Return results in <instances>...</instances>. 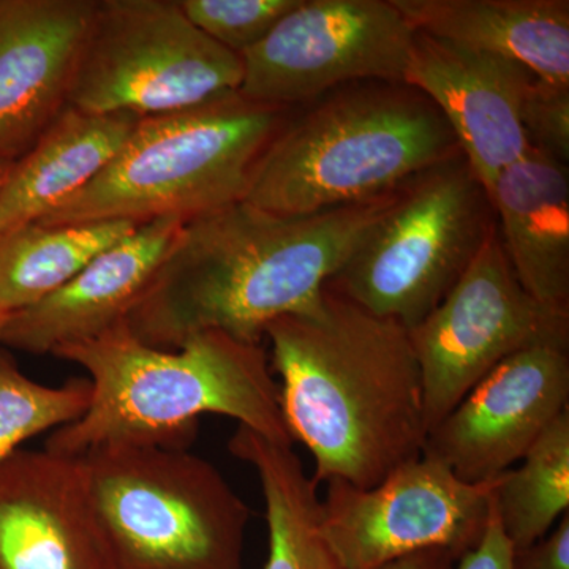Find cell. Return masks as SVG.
<instances>
[{
  "mask_svg": "<svg viewBox=\"0 0 569 569\" xmlns=\"http://www.w3.org/2000/svg\"><path fill=\"white\" fill-rule=\"evenodd\" d=\"M396 192L302 216L239 201L187 220L123 321L164 350L206 331L261 343L272 321L320 298Z\"/></svg>",
  "mask_w": 569,
  "mask_h": 569,
  "instance_id": "obj_1",
  "label": "cell"
},
{
  "mask_svg": "<svg viewBox=\"0 0 569 569\" xmlns=\"http://www.w3.org/2000/svg\"><path fill=\"white\" fill-rule=\"evenodd\" d=\"M271 367L288 430L316 460L313 482L376 488L422 455L421 372L410 329L323 293L272 321Z\"/></svg>",
  "mask_w": 569,
  "mask_h": 569,
  "instance_id": "obj_2",
  "label": "cell"
},
{
  "mask_svg": "<svg viewBox=\"0 0 569 569\" xmlns=\"http://www.w3.org/2000/svg\"><path fill=\"white\" fill-rule=\"evenodd\" d=\"M52 356L88 372V410L56 429L44 449L80 458L107 445L187 449L198 418H233L282 447L295 440L284 421L279 383L261 343L206 331L173 350L146 346L126 321Z\"/></svg>",
  "mask_w": 569,
  "mask_h": 569,
  "instance_id": "obj_3",
  "label": "cell"
},
{
  "mask_svg": "<svg viewBox=\"0 0 569 569\" xmlns=\"http://www.w3.org/2000/svg\"><path fill=\"white\" fill-rule=\"evenodd\" d=\"M312 103L261 153L247 203L283 216L366 203L462 153L440 110L407 82H353Z\"/></svg>",
  "mask_w": 569,
  "mask_h": 569,
  "instance_id": "obj_4",
  "label": "cell"
},
{
  "mask_svg": "<svg viewBox=\"0 0 569 569\" xmlns=\"http://www.w3.org/2000/svg\"><path fill=\"white\" fill-rule=\"evenodd\" d=\"M287 121V108L239 92L141 118L100 174L39 222H187L244 201L254 164Z\"/></svg>",
  "mask_w": 569,
  "mask_h": 569,
  "instance_id": "obj_5",
  "label": "cell"
},
{
  "mask_svg": "<svg viewBox=\"0 0 569 569\" xmlns=\"http://www.w3.org/2000/svg\"><path fill=\"white\" fill-rule=\"evenodd\" d=\"M80 462L116 569H242L250 509L208 460L107 445Z\"/></svg>",
  "mask_w": 569,
  "mask_h": 569,
  "instance_id": "obj_6",
  "label": "cell"
},
{
  "mask_svg": "<svg viewBox=\"0 0 569 569\" xmlns=\"http://www.w3.org/2000/svg\"><path fill=\"white\" fill-rule=\"evenodd\" d=\"M496 227L488 190L459 153L397 189L326 288L413 329L458 283Z\"/></svg>",
  "mask_w": 569,
  "mask_h": 569,
  "instance_id": "obj_7",
  "label": "cell"
},
{
  "mask_svg": "<svg viewBox=\"0 0 569 569\" xmlns=\"http://www.w3.org/2000/svg\"><path fill=\"white\" fill-rule=\"evenodd\" d=\"M242 59L209 39L174 0H96L67 107L167 114L238 92Z\"/></svg>",
  "mask_w": 569,
  "mask_h": 569,
  "instance_id": "obj_8",
  "label": "cell"
},
{
  "mask_svg": "<svg viewBox=\"0 0 569 569\" xmlns=\"http://www.w3.org/2000/svg\"><path fill=\"white\" fill-rule=\"evenodd\" d=\"M410 339L430 432L509 356L545 340H569V316L523 290L496 227L443 301L410 329Z\"/></svg>",
  "mask_w": 569,
  "mask_h": 569,
  "instance_id": "obj_9",
  "label": "cell"
},
{
  "mask_svg": "<svg viewBox=\"0 0 569 569\" xmlns=\"http://www.w3.org/2000/svg\"><path fill=\"white\" fill-rule=\"evenodd\" d=\"M415 33L392 0H299L241 56L238 92L288 110L353 82H403Z\"/></svg>",
  "mask_w": 569,
  "mask_h": 569,
  "instance_id": "obj_10",
  "label": "cell"
},
{
  "mask_svg": "<svg viewBox=\"0 0 569 569\" xmlns=\"http://www.w3.org/2000/svg\"><path fill=\"white\" fill-rule=\"evenodd\" d=\"M500 477L462 481L440 460L421 455L376 488L332 479L320 500L321 531L347 569H380L430 549L460 559L485 535Z\"/></svg>",
  "mask_w": 569,
  "mask_h": 569,
  "instance_id": "obj_11",
  "label": "cell"
},
{
  "mask_svg": "<svg viewBox=\"0 0 569 569\" xmlns=\"http://www.w3.org/2000/svg\"><path fill=\"white\" fill-rule=\"evenodd\" d=\"M568 400L569 340L533 343L475 385L427 433L422 455L462 481H490L522 460Z\"/></svg>",
  "mask_w": 569,
  "mask_h": 569,
  "instance_id": "obj_12",
  "label": "cell"
},
{
  "mask_svg": "<svg viewBox=\"0 0 569 569\" xmlns=\"http://www.w3.org/2000/svg\"><path fill=\"white\" fill-rule=\"evenodd\" d=\"M535 78L518 62L417 31L403 82L440 110L489 194L497 176L530 149L520 107Z\"/></svg>",
  "mask_w": 569,
  "mask_h": 569,
  "instance_id": "obj_13",
  "label": "cell"
},
{
  "mask_svg": "<svg viewBox=\"0 0 569 569\" xmlns=\"http://www.w3.org/2000/svg\"><path fill=\"white\" fill-rule=\"evenodd\" d=\"M0 569H116L80 458L20 448L0 463Z\"/></svg>",
  "mask_w": 569,
  "mask_h": 569,
  "instance_id": "obj_14",
  "label": "cell"
},
{
  "mask_svg": "<svg viewBox=\"0 0 569 569\" xmlns=\"http://www.w3.org/2000/svg\"><path fill=\"white\" fill-rule=\"evenodd\" d=\"M96 0H0V160L36 144L67 107Z\"/></svg>",
  "mask_w": 569,
  "mask_h": 569,
  "instance_id": "obj_15",
  "label": "cell"
},
{
  "mask_svg": "<svg viewBox=\"0 0 569 569\" xmlns=\"http://www.w3.org/2000/svg\"><path fill=\"white\" fill-rule=\"evenodd\" d=\"M182 223L178 217H162L138 224L61 288L10 313L0 343L24 353L52 355L121 323L151 283Z\"/></svg>",
  "mask_w": 569,
  "mask_h": 569,
  "instance_id": "obj_16",
  "label": "cell"
},
{
  "mask_svg": "<svg viewBox=\"0 0 569 569\" xmlns=\"http://www.w3.org/2000/svg\"><path fill=\"white\" fill-rule=\"evenodd\" d=\"M489 198L523 290L546 309L569 316L568 164L530 148L497 176Z\"/></svg>",
  "mask_w": 569,
  "mask_h": 569,
  "instance_id": "obj_17",
  "label": "cell"
},
{
  "mask_svg": "<svg viewBox=\"0 0 569 569\" xmlns=\"http://www.w3.org/2000/svg\"><path fill=\"white\" fill-rule=\"evenodd\" d=\"M415 31L569 86L568 0H392Z\"/></svg>",
  "mask_w": 569,
  "mask_h": 569,
  "instance_id": "obj_18",
  "label": "cell"
},
{
  "mask_svg": "<svg viewBox=\"0 0 569 569\" xmlns=\"http://www.w3.org/2000/svg\"><path fill=\"white\" fill-rule=\"evenodd\" d=\"M140 119L63 108L0 187V236L39 222L80 192L121 151Z\"/></svg>",
  "mask_w": 569,
  "mask_h": 569,
  "instance_id": "obj_19",
  "label": "cell"
},
{
  "mask_svg": "<svg viewBox=\"0 0 569 569\" xmlns=\"http://www.w3.org/2000/svg\"><path fill=\"white\" fill-rule=\"evenodd\" d=\"M230 452L257 473L268 522L264 569H347L321 531L318 486L293 447H282L239 426Z\"/></svg>",
  "mask_w": 569,
  "mask_h": 569,
  "instance_id": "obj_20",
  "label": "cell"
},
{
  "mask_svg": "<svg viewBox=\"0 0 569 569\" xmlns=\"http://www.w3.org/2000/svg\"><path fill=\"white\" fill-rule=\"evenodd\" d=\"M138 224L32 222L0 236V309L13 313L47 298Z\"/></svg>",
  "mask_w": 569,
  "mask_h": 569,
  "instance_id": "obj_21",
  "label": "cell"
},
{
  "mask_svg": "<svg viewBox=\"0 0 569 569\" xmlns=\"http://www.w3.org/2000/svg\"><path fill=\"white\" fill-rule=\"evenodd\" d=\"M493 501L515 552L548 537L569 512V411L531 445L522 466L498 479Z\"/></svg>",
  "mask_w": 569,
  "mask_h": 569,
  "instance_id": "obj_22",
  "label": "cell"
},
{
  "mask_svg": "<svg viewBox=\"0 0 569 569\" xmlns=\"http://www.w3.org/2000/svg\"><path fill=\"white\" fill-rule=\"evenodd\" d=\"M91 395L88 378H73L62 387L32 380L13 355L0 348V463L32 437L81 418Z\"/></svg>",
  "mask_w": 569,
  "mask_h": 569,
  "instance_id": "obj_23",
  "label": "cell"
},
{
  "mask_svg": "<svg viewBox=\"0 0 569 569\" xmlns=\"http://www.w3.org/2000/svg\"><path fill=\"white\" fill-rule=\"evenodd\" d=\"M298 3L299 0H179L193 26L238 56L261 43Z\"/></svg>",
  "mask_w": 569,
  "mask_h": 569,
  "instance_id": "obj_24",
  "label": "cell"
},
{
  "mask_svg": "<svg viewBox=\"0 0 569 569\" xmlns=\"http://www.w3.org/2000/svg\"><path fill=\"white\" fill-rule=\"evenodd\" d=\"M520 126L530 148L568 164L569 86L535 78L520 107Z\"/></svg>",
  "mask_w": 569,
  "mask_h": 569,
  "instance_id": "obj_25",
  "label": "cell"
},
{
  "mask_svg": "<svg viewBox=\"0 0 569 569\" xmlns=\"http://www.w3.org/2000/svg\"><path fill=\"white\" fill-rule=\"evenodd\" d=\"M455 569H515V549L501 529L493 496L485 535L473 549L460 557Z\"/></svg>",
  "mask_w": 569,
  "mask_h": 569,
  "instance_id": "obj_26",
  "label": "cell"
},
{
  "mask_svg": "<svg viewBox=\"0 0 569 569\" xmlns=\"http://www.w3.org/2000/svg\"><path fill=\"white\" fill-rule=\"evenodd\" d=\"M515 569H569V512L548 537L515 552Z\"/></svg>",
  "mask_w": 569,
  "mask_h": 569,
  "instance_id": "obj_27",
  "label": "cell"
},
{
  "mask_svg": "<svg viewBox=\"0 0 569 569\" xmlns=\"http://www.w3.org/2000/svg\"><path fill=\"white\" fill-rule=\"evenodd\" d=\"M459 557L445 549L422 550L391 561L380 569H455Z\"/></svg>",
  "mask_w": 569,
  "mask_h": 569,
  "instance_id": "obj_28",
  "label": "cell"
},
{
  "mask_svg": "<svg viewBox=\"0 0 569 569\" xmlns=\"http://www.w3.org/2000/svg\"><path fill=\"white\" fill-rule=\"evenodd\" d=\"M11 160H0V187H2L3 181H6L7 174L11 170Z\"/></svg>",
  "mask_w": 569,
  "mask_h": 569,
  "instance_id": "obj_29",
  "label": "cell"
},
{
  "mask_svg": "<svg viewBox=\"0 0 569 569\" xmlns=\"http://www.w3.org/2000/svg\"><path fill=\"white\" fill-rule=\"evenodd\" d=\"M10 313L3 312L2 309H0V331H2L3 325H6L7 318H9Z\"/></svg>",
  "mask_w": 569,
  "mask_h": 569,
  "instance_id": "obj_30",
  "label": "cell"
}]
</instances>
